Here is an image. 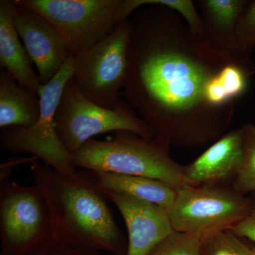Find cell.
Wrapping results in <instances>:
<instances>
[{
	"label": "cell",
	"mask_w": 255,
	"mask_h": 255,
	"mask_svg": "<svg viewBox=\"0 0 255 255\" xmlns=\"http://www.w3.org/2000/svg\"><path fill=\"white\" fill-rule=\"evenodd\" d=\"M31 172L48 204L57 237L74 248L127 255L128 241L90 171L69 177L35 161Z\"/></svg>",
	"instance_id": "obj_1"
},
{
	"label": "cell",
	"mask_w": 255,
	"mask_h": 255,
	"mask_svg": "<svg viewBox=\"0 0 255 255\" xmlns=\"http://www.w3.org/2000/svg\"><path fill=\"white\" fill-rule=\"evenodd\" d=\"M125 95L150 122L158 108L184 110L204 94L206 79L200 65L146 45L131 31Z\"/></svg>",
	"instance_id": "obj_2"
},
{
	"label": "cell",
	"mask_w": 255,
	"mask_h": 255,
	"mask_svg": "<svg viewBox=\"0 0 255 255\" xmlns=\"http://www.w3.org/2000/svg\"><path fill=\"white\" fill-rule=\"evenodd\" d=\"M72 162L96 172L157 179L174 189L190 185L184 166L171 158L168 145L159 139L145 138L134 132H114L110 140L91 139L72 154Z\"/></svg>",
	"instance_id": "obj_3"
},
{
	"label": "cell",
	"mask_w": 255,
	"mask_h": 255,
	"mask_svg": "<svg viewBox=\"0 0 255 255\" xmlns=\"http://www.w3.org/2000/svg\"><path fill=\"white\" fill-rule=\"evenodd\" d=\"M74 75L73 55L51 81L41 85L38 91L41 112L31 127H9L0 134L1 147L11 153H30L43 163L67 177L75 178L78 171L71 154L60 141L56 130L55 114L65 85Z\"/></svg>",
	"instance_id": "obj_4"
},
{
	"label": "cell",
	"mask_w": 255,
	"mask_h": 255,
	"mask_svg": "<svg viewBox=\"0 0 255 255\" xmlns=\"http://www.w3.org/2000/svg\"><path fill=\"white\" fill-rule=\"evenodd\" d=\"M55 124L60 141L71 155L92 137L109 132L128 131L145 138L155 137L147 124L137 118L123 101L114 110L96 105L82 95L73 78L60 97Z\"/></svg>",
	"instance_id": "obj_5"
},
{
	"label": "cell",
	"mask_w": 255,
	"mask_h": 255,
	"mask_svg": "<svg viewBox=\"0 0 255 255\" xmlns=\"http://www.w3.org/2000/svg\"><path fill=\"white\" fill-rule=\"evenodd\" d=\"M131 31V22L124 21L90 50L73 55V78L96 105L114 110L122 101L119 91L127 80Z\"/></svg>",
	"instance_id": "obj_6"
},
{
	"label": "cell",
	"mask_w": 255,
	"mask_h": 255,
	"mask_svg": "<svg viewBox=\"0 0 255 255\" xmlns=\"http://www.w3.org/2000/svg\"><path fill=\"white\" fill-rule=\"evenodd\" d=\"M49 21L72 55L95 46L120 24L122 0H14Z\"/></svg>",
	"instance_id": "obj_7"
},
{
	"label": "cell",
	"mask_w": 255,
	"mask_h": 255,
	"mask_svg": "<svg viewBox=\"0 0 255 255\" xmlns=\"http://www.w3.org/2000/svg\"><path fill=\"white\" fill-rule=\"evenodd\" d=\"M167 211L174 231L212 233L230 230L251 212L253 201L231 186L186 185Z\"/></svg>",
	"instance_id": "obj_8"
},
{
	"label": "cell",
	"mask_w": 255,
	"mask_h": 255,
	"mask_svg": "<svg viewBox=\"0 0 255 255\" xmlns=\"http://www.w3.org/2000/svg\"><path fill=\"white\" fill-rule=\"evenodd\" d=\"M53 233L48 204L36 185L0 182V255H23Z\"/></svg>",
	"instance_id": "obj_9"
},
{
	"label": "cell",
	"mask_w": 255,
	"mask_h": 255,
	"mask_svg": "<svg viewBox=\"0 0 255 255\" xmlns=\"http://www.w3.org/2000/svg\"><path fill=\"white\" fill-rule=\"evenodd\" d=\"M13 21L41 85L51 81L72 56L58 30L41 14L16 4Z\"/></svg>",
	"instance_id": "obj_10"
},
{
	"label": "cell",
	"mask_w": 255,
	"mask_h": 255,
	"mask_svg": "<svg viewBox=\"0 0 255 255\" xmlns=\"http://www.w3.org/2000/svg\"><path fill=\"white\" fill-rule=\"evenodd\" d=\"M102 191L107 199L117 206L125 221L128 235L126 255H147L174 232L165 210L124 192Z\"/></svg>",
	"instance_id": "obj_11"
},
{
	"label": "cell",
	"mask_w": 255,
	"mask_h": 255,
	"mask_svg": "<svg viewBox=\"0 0 255 255\" xmlns=\"http://www.w3.org/2000/svg\"><path fill=\"white\" fill-rule=\"evenodd\" d=\"M244 150L243 128L229 132L184 166L188 183L193 186L231 185L241 168Z\"/></svg>",
	"instance_id": "obj_12"
},
{
	"label": "cell",
	"mask_w": 255,
	"mask_h": 255,
	"mask_svg": "<svg viewBox=\"0 0 255 255\" xmlns=\"http://www.w3.org/2000/svg\"><path fill=\"white\" fill-rule=\"evenodd\" d=\"M14 1H0V67L21 86L38 95L41 81L33 70L13 21Z\"/></svg>",
	"instance_id": "obj_13"
},
{
	"label": "cell",
	"mask_w": 255,
	"mask_h": 255,
	"mask_svg": "<svg viewBox=\"0 0 255 255\" xmlns=\"http://www.w3.org/2000/svg\"><path fill=\"white\" fill-rule=\"evenodd\" d=\"M41 102L36 92L21 86L5 70L0 71V127H31L38 120Z\"/></svg>",
	"instance_id": "obj_14"
},
{
	"label": "cell",
	"mask_w": 255,
	"mask_h": 255,
	"mask_svg": "<svg viewBox=\"0 0 255 255\" xmlns=\"http://www.w3.org/2000/svg\"><path fill=\"white\" fill-rule=\"evenodd\" d=\"M102 189L124 192L168 211L173 204L177 190L157 179L105 172H92Z\"/></svg>",
	"instance_id": "obj_15"
},
{
	"label": "cell",
	"mask_w": 255,
	"mask_h": 255,
	"mask_svg": "<svg viewBox=\"0 0 255 255\" xmlns=\"http://www.w3.org/2000/svg\"><path fill=\"white\" fill-rule=\"evenodd\" d=\"M247 85L245 74L236 66L226 67L219 75L206 82L203 95L212 105H220L239 95Z\"/></svg>",
	"instance_id": "obj_16"
},
{
	"label": "cell",
	"mask_w": 255,
	"mask_h": 255,
	"mask_svg": "<svg viewBox=\"0 0 255 255\" xmlns=\"http://www.w3.org/2000/svg\"><path fill=\"white\" fill-rule=\"evenodd\" d=\"M212 233L174 231L159 243L147 255H202L204 241Z\"/></svg>",
	"instance_id": "obj_17"
},
{
	"label": "cell",
	"mask_w": 255,
	"mask_h": 255,
	"mask_svg": "<svg viewBox=\"0 0 255 255\" xmlns=\"http://www.w3.org/2000/svg\"><path fill=\"white\" fill-rule=\"evenodd\" d=\"M245 132L244 157L237 177L231 187L246 194L255 192V126L248 124L243 127Z\"/></svg>",
	"instance_id": "obj_18"
},
{
	"label": "cell",
	"mask_w": 255,
	"mask_h": 255,
	"mask_svg": "<svg viewBox=\"0 0 255 255\" xmlns=\"http://www.w3.org/2000/svg\"><path fill=\"white\" fill-rule=\"evenodd\" d=\"M145 4L163 5L167 7L177 10L186 18L191 27L195 29L200 27L199 25L200 21L196 14L194 4L192 1H187V0H127V1H123L121 6L120 12H119L120 22L123 23L124 21H127L128 16L134 9Z\"/></svg>",
	"instance_id": "obj_19"
},
{
	"label": "cell",
	"mask_w": 255,
	"mask_h": 255,
	"mask_svg": "<svg viewBox=\"0 0 255 255\" xmlns=\"http://www.w3.org/2000/svg\"><path fill=\"white\" fill-rule=\"evenodd\" d=\"M202 255H243L229 230L211 233L204 241Z\"/></svg>",
	"instance_id": "obj_20"
},
{
	"label": "cell",
	"mask_w": 255,
	"mask_h": 255,
	"mask_svg": "<svg viewBox=\"0 0 255 255\" xmlns=\"http://www.w3.org/2000/svg\"><path fill=\"white\" fill-rule=\"evenodd\" d=\"M23 255H101L100 252L87 251L69 246L53 233L49 238Z\"/></svg>",
	"instance_id": "obj_21"
},
{
	"label": "cell",
	"mask_w": 255,
	"mask_h": 255,
	"mask_svg": "<svg viewBox=\"0 0 255 255\" xmlns=\"http://www.w3.org/2000/svg\"><path fill=\"white\" fill-rule=\"evenodd\" d=\"M207 5L216 21L223 27H228L239 14L242 2L236 0H210Z\"/></svg>",
	"instance_id": "obj_22"
},
{
	"label": "cell",
	"mask_w": 255,
	"mask_h": 255,
	"mask_svg": "<svg viewBox=\"0 0 255 255\" xmlns=\"http://www.w3.org/2000/svg\"><path fill=\"white\" fill-rule=\"evenodd\" d=\"M229 231L237 237L251 241L255 244V201H253L249 214Z\"/></svg>",
	"instance_id": "obj_23"
},
{
	"label": "cell",
	"mask_w": 255,
	"mask_h": 255,
	"mask_svg": "<svg viewBox=\"0 0 255 255\" xmlns=\"http://www.w3.org/2000/svg\"><path fill=\"white\" fill-rule=\"evenodd\" d=\"M243 35L247 45H255V1L245 16L243 23Z\"/></svg>",
	"instance_id": "obj_24"
},
{
	"label": "cell",
	"mask_w": 255,
	"mask_h": 255,
	"mask_svg": "<svg viewBox=\"0 0 255 255\" xmlns=\"http://www.w3.org/2000/svg\"><path fill=\"white\" fill-rule=\"evenodd\" d=\"M235 241L240 251L242 252L243 255H255V248L252 245L249 244L246 240L240 238L234 235Z\"/></svg>",
	"instance_id": "obj_25"
}]
</instances>
